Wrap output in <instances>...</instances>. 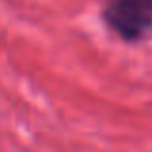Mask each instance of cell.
<instances>
[{
  "mask_svg": "<svg viewBox=\"0 0 152 152\" xmlns=\"http://www.w3.org/2000/svg\"><path fill=\"white\" fill-rule=\"evenodd\" d=\"M100 18L118 39L137 45L152 35V0H104Z\"/></svg>",
  "mask_w": 152,
  "mask_h": 152,
  "instance_id": "cell-1",
  "label": "cell"
}]
</instances>
